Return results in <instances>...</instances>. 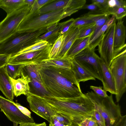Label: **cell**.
<instances>
[{"label":"cell","mask_w":126,"mask_h":126,"mask_svg":"<svg viewBox=\"0 0 126 126\" xmlns=\"http://www.w3.org/2000/svg\"><path fill=\"white\" fill-rule=\"evenodd\" d=\"M74 20L73 18L70 19L65 21V23L60 32L59 36L63 34L69 29L72 25Z\"/></svg>","instance_id":"obj_41"},{"label":"cell","mask_w":126,"mask_h":126,"mask_svg":"<svg viewBox=\"0 0 126 126\" xmlns=\"http://www.w3.org/2000/svg\"><path fill=\"white\" fill-rule=\"evenodd\" d=\"M64 126H70V125H64Z\"/></svg>","instance_id":"obj_52"},{"label":"cell","mask_w":126,"mask_h":126,"mask_svg":"<svg viewBox=\"0 0 126 126\" xmlns=\"http://www.w3.org/2000/svg\"><path fill=\"white\" fill-rule=\"evenodd\" d=\"M90 87V88L92 89L94 91V92L99 96L105 98L108 96L107 94V92L103 89L101 87L91 86Z\"/></svg>","instance_id":"obj_40"},{"label":"cell","mask_w":126,"mask_h":126,"mask_svg":"<svg viewBox=\"0 0 126 126\" xmlns=\"http://www.w3.org/2000/svg\"><path fill=\"white\" fill-rule=\"evenodd\" d=\"M40 97L53 110L67 119L71 123L78 124L84 119L94 118V104L85 94L73 98Z\"/></svg>","instance_id":"obj_2"},{"label":"cell","mask_w":126,"mask_h":126,"mask_svg":"<svg viewBox=\"0 0 126 126\" xmlns=\"http://www.w3.org/2000/svg\"><path fill=\"white\" fill-rule=\"evenodd\" d=\"M65 23V21L58 24L54 29L47 32L40 36L36 43L41 41H45L52 46L60 36V32Z\"/></svg>","instance_id":"obj_24"},{"label":"cell","mask_w":126,"mask_h":126,"mask_svg":"<svg viewBox=\"0 0 126 126\" xmlns=\"http://www.w3.org/2000/svg\"><path fill=\"white\" fill-rule=\"evenodd\" d=\"M117 20L113 36L114 50L113 58L126 48V27L123 24L122 19Z\"/></svg>","instance_id":"obj_13"},{"label":"cell","mask_w":126,"mask_h":126,"mask_svg":"<svg viewBox=\"0 0 126 126\" xmlns=\"http://www.w3.org/2000/svg\"><path fill=\"white\" fill-rule=\"evenodd\" d=\"M86 9L89 10L90 12L88 13L90 14L101 13L98 7L96 5L92 3L88 5L85 4L81 9Z\"/></svg>","instance_id":"obj_37"},{"label":"cell","mask_w":126,"mask_h":126,"mask_svg":"<svg viewBox=\"0 0 126 126\" xmlns=\"http://www.w3.org/2000/svg\"><path fill=\"white\" fill-rule=\"evenodd\" d=\"M63 37V35L59 37L52 46L49 55V58H55L56 57L60 50Z\"/></svg>","instance_id":"obj_34"},{"label":"cell","mask_w":126,"mask_h":126,"mask_svg":"<svg viewBox=\"0 0 126 126\" xmlns=\"http://www.w3.org/2000/svg\"><path fill=\"white\" fill-rule=\"evenodd\" d=\"M64 125L53 117L51 121L49 123V126H64Z\"/></svg>","instance_id":"obj_48"},{"label":"cell","mask_w":126,"mask_h":126,"mask_svg":"<svg viewBox=\"0 0 126 126\" xmlns=\"http://www.w3.org/2000/svg\"><path fill=\"white\" fill-rule=\"evenodd\" d=\"M79 28L73 25L68 30L63 34V40L58 54L55 58H65L75 41L78 38Z\"/></svg>","instance_id":"obj_14"},{"label":"cell","mask_w":126,"mask_h":126,"mask_svg":"<svg viewBox=\"0 0 126 126\" xmlns=\"http://www.w3.org/2000/svg\"><path fill=\"white\" fill-rule=\"evenodd\" d=\"M31 8L26 5L7 15L0 22V43L17 31L20 24L30 13Z\"/></svg>","instance_id":"obj_7"},{"label":"cell","mask_w":126,"mask_h":126,"mask_svg":"<svg viewBox=\"0 0 126 126\" xmlns=\"http://www.w3.org/2000/svg\"><path fill=\"white\" fill-rule=\"evenodd\" d=\"M58 24V23H57L47 27H46L47 32H48L54 29L57 27Z\"/></svg>","instance_id":"obj_49"},{"label":"cell","mask_w":126,"mask_h":126,"mask_svg":"<svg viewBox=\"0 0 126 126\" xmlns=\"http://www.w3.org/2000/svg\"><path fill=\"white\" fill-rule=\"evenodd\" d=\"M105 13L113 15L116 20L122 19L126 15V7H109Z\"/></svg>","instance_id":"obj_31"},{"label":"cell","mask_w":126,"mask_h":126,"mask_svg":"<svg viewBox=\"0 0 126 126\" xmlns=\"http://www.w3.org/2000/svg\"><path fill=\"white\" fill-rule=\"evenodd\" d=\"M70 126H79L78 124L74 123H71L70 125Z\"/></svg>","instance_id":"obj_51"},{"label":"cell","mask_w":126,"mask_h":126,"mask_svg":"<svg viewBox=\"0 0 126 126\" xmlns=\"http://www.w3.org/2000/svg\"><path fill=\"white\" fill-rule=\"evenodd\" d=\"M114 126H126V115H122L120 119Z\"/></svg>","instance_id":"obj_45"},{"label":"cell","mask_w":126,"mask_h":126,"mask_svg":"<svg viewBox=\"0 0 126 126\" xmlns=\"http://www.w3.org/2000/svg\"><path fill=\"white\" fill-rule=\"evenodd\" d=\"M86 2L85 0H70L67 5L65 8V13L63 16L62 19L70 16L80 10L85 4Z\"/></svg>","instance_id":"obj_27"},{"label":"cell","mask_w":126,"mask_h":126,"mask_svg":"<svg viewBox=\"0 0 126 126\" xmlns=\"http://www.w3.org/2000/svg\"><path fill=\"white\" fill-rule=\"evenodd\" d=\"M95 24V29L93 35L90 37L89 42L110 18V15L105 13L90 14Z\"/></svg>","instance_id":"obj_26"},{"label":"cell","mask_w":126,"mask_h":126,"mask_svg":"<svg viewBox=\"0 0 126 126\" xmlns=\"http://www.w3.org/2000/svg\"><path fill=\"white\" fill-rule=\"evenodd\" d=\"M20 76L16 79L10 77L14 95L16 97L22 94L27 96L30 92L29 83L31 81V79L27 75L24 74L23 70Z\"/></svg>","instance_id":"obj_15"},{"label":"cell","mask_w":126,"mask_h":126,"mask_svg":"<svg viewBox=\"0 0 126 126\" xmlns=\"http://www.w3.org/2000/svg\"><path fill=\"white\" fill-rule=\"evenodd\" d=\"M90 36L77 38L68 51L65 58H73L84 49L89 47Z\"/></svg>","instance_id":"obj_20"},{"label":"cell","mask_w":126,"mask_h":126,"mask_svg":"<svg viewBox=\"0 0 126 126\" xmlns=\"http://www.w3.org/2000/svg\"><path fill=\"white\" fill-rule=\"evenodd\" d=\"M46 28L31 32L18 31L0 43V54L13 55L36 43Z\"/></svg>","instance_id":"obj_3"},{"label":"cell","mask_w":126,"mask_h":126,"mask_svg":"<svg viewBox=\"0 0 126 126\" xmlns=\"http://www.w3.org/2000/svg\"><path fill=\"white\" fill-rule=\"evenodd\" d=\"M108 0H92V3L97 5L99 8L101 13H105L109 7Z\"/></svg>","instance_id":"obj_35"},{"label":"cell","mask_w":126,"mask_h":126,"mask_svg":"<svg viewBox=\"0 0 126 126\" xmlns=\"http://www.w3.org/2000/svg\"><path fill=\"white\" fill-rule=\"evenodd\" d=\"M52 46L48 44L45 48L41 49L11 55L8 63L32 61L38 64L41 61L49 58V55Z\"/></svg>","instance_id":"obj_12"},{"label":"cell","mask_w":126,"mask_h":126,"mask_svg":"<svg viewBox=\"0 0 126 126\" xmlns=\"http://www.w3.org/2000/svg\"><path fill=\"white\" fill-rule=\"evenodd\" d=\"M78 125L79 126H98L95 118L84 119Z\"/></svg>","instance_id":"obj_39"},{"label":"cell","mask_w":126,"mask_h":126,"mask_svg":"<svg viewBox=\"0 0 126 126\" xmlns=\"http://www.w3.org/2000/svg\"><path fill=\"white\" fill-rule=\"evenodd\" d=\"M99 57L95 53L94 50L88 47L77 54L74 58L95 78L101 81L102 74L98 61Z\"/></svg>","instance_id":"obj_8"},{"label":"cell","mask_w":126,"mask_h":126,"mask_svg":"<svg viewBox=\"0 0 126 126\" xmlns=\"http://www.w3.org/2000/svg\"><path fill=\"white\" fill-rule=\"evenodd\" d=\"M85 94L103 117L106 126H114L120 119L122 116L120 107L114 102L112 94L105 98L99 96L92 91Z\"/></svg>","instance_id":"obj_5"},{"label":"cell","mask_w":126,"mask_h":126,"mask_svg":"<svg viewBox=\"0 0 126 126\" xmlns=\"http://www.w3.org/2000/svg\"><path fill=\"white\" fill-rule=\"evenodd\" d=\"M115 20V17L113 15H112L111 17H110L92 39L89 42L88 47L89 48L94 50L99 43L105 32Z\"/></svg>","instance_id":"obj_23"},{"label":"cell","mask_w":126,"mask_h":126,"mask_svg":"<svg viewBox=\"0 0 126 126\" xmlns=\"http://www.w3.org/2000/svg\"><path fill=\"white\" fill-rule=\"evenodd\" d=\"M65 8L50 12L38 14L35 12L29 13L24 17L18 31L31 32L46 28L58 23L65 14Z\"/></svg>","instance_id":"obj_4"},{"label":"cell","mask_w":126,"mask_h":126,"mask_svg":"<svg viewBox=\"0 0 126 126\" xmlns=\"http://www.w3.org/2000/svg\"><path fill=\"white\" fill-rule=\"evenodd\" d=\"M26 5L24 0H0V8L8 15Z\"/></svg>","instance_id":"obj_25"},{"label":"cell","mask_w":126,"mask_h":126,"mask_svg":"<svg viewBox=\"0 0 126 126\" xmlns=\"http://www.w3.org/2000/svg\"><path fill=\"white\" fill-rule=\"evenodd\" d=\"M72 59L69 58H49L41 61L37 65L39 69L50 66L71 69Z\"/></svg>","instance_id":"obj_18"},{"label":"cell","mask_w":126,"mask_h":126,"mask_svg":"<svg viewBox=\"0 0 126 126\" xmlns=\"http://www.w3.org/2000/svg\"><path fill=\"white\" fill-rule=\"evenodd\" d=\"M71 68L79 83L80 82H84L89 80H95V78L79 64L74 58L71 59Z\"/></svg>","instance_id":"obj_19"},{"label":"cell","mask_w":126,"mask_h":126,"mask_svg":"<svg viewBox=\"0 0 126 126\" xmlns=\"http://www.w3.org/2000/svg\"><path fill=\"white\" fill-rule=\"evenodd\" d=\"M53 117L59 122L65 125H70L71 123L68 119L59 113L57 112Z\"/></svg>","instance_id":"obj_42"},{"label":"cell","mask_w":126,"mask_h":126,"mask_svg":"<svg viewBox=\"0 0 126 126\" xmlns=\"http://www.w3.org/2000/svg\"><path fill=\"white\" fill-rule=\"evenodd\" d=\"M90 14L88 13L74 19L73 24L74 26L79 28L82 26L94 23Z\"/></svg>","instance_id":"obj_30"},{"label":"cell","mask_w":126,"mask_h":126,"mask_svg":"<svg viewBox=\"0 0 126 126\" xmlns=\"http://www.w3.org/2000/svg\"><path fill=\"white\" fill-rule=\"evenodd\" d=\"M45 122L40 124H36L35 122L22 123L19 124V126H46Z\"/></svg>","instance_id":"obj_46"},{"label":"cell","mask_w":126,"mask_h":126,"mask_svg":"<svg viewBox=\"0 0 126 126\" xmlns=\"http://www.w3.org/2000/svg\"><path fill=\"white\" fill-rule=\"evenodd\" d=\"M14 104L23 114L30 117H31V112L27 108L21 105L19 103L13 102Z\"/></svg>","instance_id":"obj_44"},{"label":"cell","mask_w":126,"mask_h":126,"mask_svg":"<svg viewBox=\"0 0 126 126\" xmlns=\"http://www.w3.org/2000/svg\"><path fill=\"white\" fill-rule=\"evenodd\" d=\"M116 22V19L107 29L98 46L100 58L109 67L113 57V36Z\"/></svg>","instance_id":"obj_9"},{"label":"cell","mask_w":126,"mask_h":126,"mask_svg":"<svg viewBox=\"0 0 126 126\" xmlns=\"http://www.w3.org/2000/svg\"><path fill=\"white\" fill-rule=\"evenodd\" d=\"M98 61L100 66L102 74V82L104 90L111 94H116V91L114 80L110 70L102 59L99 57Z\"/></svg>","instance_id":"obj_16"},{"label":"cell","mask_w":126,"mask_h":126,"mask_svg":"<svg viewBox=\"0 0 126 126\" xmlns=\"http://www.w3.org/2000/svg\"><path fill=\"white\" fill-rule=\"evenodd\" d=\"M11 101L0 95V109L7 117L14 124V126L18 124L33 123L32 117H30L23 113Z\"/></svg>","instance_id":"obj_10"},{"label":"cell","mask_w":126,"mask_h":126,"mask_svg":"<svg viewBox=\"0 0 126 126\" xmlns=\"http://www.w3.org/2000/svg\"><path fill=\"white\" fill-rule=\"evenodd\" d=\"M109 68L114 81L116 100L118 102L126 91V48L113 59Z\"/></svg>","instance_id":"obj_6"},{"label":"cell","mask_w":126,"mask_h":126,"mask_svg":"<svg viewBox=\"0 0 126 126\" xmlns=\"http://www.w3.org/2000/svg\"><path fill=\"white\" fill-rule=\"evenodd\" d=\"M36 64L32 61H25L19 63H8L6 65L7 73L10 78L16 79L21 76L23 68L29 64Z\"/></svg>","instance_id":"obj_21"},{"label":"cell","mask_w":126,"mask_h":126,"mask_svg":"<svg viewBox=\"0 0 126 126\" xmlns=\"http://www.w3.org/2000/svg\"><path fill=\"white\" fill-rule=\"evenodd\" d=\"M35 0H24V2L26 5L30 7L33 5Z\"/></svg>","instance_id":"obj_50"},{"label":"cell","mask_w":126,"mask_h":126,"mask_svg":"<svg viewBox=\"0 0 126 126\" xmlns=\"http://www.w3.org/2000/svg\"><path fill=\"white\" fill-rule=\"evenodd\" d=\"M54 0H36L37 4L40 9L45 5L50 3Z\"/></svg>","instance_id":"obj_47"},{"label":"cell","mask_w":126,"mask_h":126,"mask_svg":"<svg viewBox=\"0 0 126 126\" xmlns=\"http://www.w3.org/2000/svg\"><path fill=\"white\" fill-rule=\"evenodd\" d=\"M41 84L51 96L73 98L84 94L71 69L50 66L39 69Z\"/></svg>","instance_id":"obj_1"},{"label":"cell","mask_w":126,"mask_h":126,"mask_svg":"<svg viewBox=\"0 0 126 126\" xmlns=\"http://www.w3.org/2000/svg\"><path fill=\"white\" fill-rule=\"evenodd\" d=\"M48 44V42L45 41H39L22 50L16 54H21L45 48Z\"/></svg>","instance_id":"obj_33"},{"label":"cell","mask_w":126,"mask_h":126,"mask_svg":"<svg viewBox=\"0 0 126 126\" xmlns=\"http://www.w3.org/2000/svg\"><path fill=\"white\" fill-rule=\"evenodd\" d=\"M108 4L109 8L126 7V1L123 0H108Z\"/></svg>","instance_id":"obj_36"},{"label":"cell","mask_w":126,"mask_h":126,"mask_svg":"<svg viewBox=\"0 0 126 126\" xmlns=\"http://www.w3.org/2000/svg\"><path fill=\"white\" fill-rule=\"evenodd\" d=\"M11 56L0 54V69L5 66L8 63Z\"/></svg>","instance_id":"obj_43"},{"label":"cell","mask_w":126,"mask_h":126,"mask_svg":"<svg viewBox=\"0 0 126 126\" xmlns=\"http://www.w3.org/2000/svg\"><path fill=\"white\" fill-rule=\"evenodd\" d=\"M5 66L0 69V90L6 98L13 101L14 95L12 86Z\"/></svg>","instance_id":"obj_17"},{"label":"cell","mask_w":126,"mask_h":126,"mask_svg":"<svg viewBox=\"0 0 126 126\" xmlns=\"http://www.w3.org/2000/svg\"><path fill=\"white\" fill-rule=\"evenodd\" d=\"M39 68L37 64H33L25 66L23 69L27 75L31 79L36 80L41 83V79L39 73Z\"/></svg>","instance_id":"obj_29"},{"label":"cell","mask_w":126,"mask_h":126,"mask_svg":"<svg viewBox=\"0 0 126 126\" xmlns=\"http://www.w3.org/2000/svg\"><path fill=\"white\" fill-rule=\"evenodd\" d=\"M30 92L40 97L51 96L41 83L36 80L31 79L29 83Z\"/></svg>","instance_id":"obj_28"},{"label":"cell","mask_w":126,"mask_h":126,"mask_svg":"<svg viewBox=\"0 0 126 126\" xmlns=\"http://www.w3.org/2000/svg\"><path fill=\"white\" fill-rule=\"evenodd\" d=\"M94 117L98 126H106L104 119L95 106Z\"/></svg>","instance_id":"obj_38"},{"label":"cell","mask_w":126,"mask_h":126,"mask_svg":"<svg viewBox=\"0 0 126 126\" xmlns=\"http://www.w3.org/2000/svg\"><path fill=\"white\" fill-rule=\"evenodd\" d=\"M27 100L32 111L49 123L51 122L57 112L46 101L40 96L30 92L27 96Z\"/></svg>","instance_id":"obj_11"},{"label":"cell","mask_w":126,"mask_h":126,"mask_svg":"<svg viewBox=\"0 0 126 126\" xmlns=\"http://www.w3.org/2000/svg\"><path fill=\"white\" fill-rule=\"evenodd\" d=\"M69 1L70 0H54L35 12L40 14L60 10L66 7Z\"/></svg>","instance_id":"obj_22"},{"label":"cell","mask_w":126,"mask_h":126,"mask_svg":"<svg viewBox=\"0 0 126 126\" xmlns=\"http://www.w3.org/2000/svg\"><path fill=\"white\" fill-rule=\"evenodd\" d=\"M95 26L94 23L79 28V32L77 38L91 37L94 31Z\"/></svg>","instance_id":"obj_32"}]
</instances>
